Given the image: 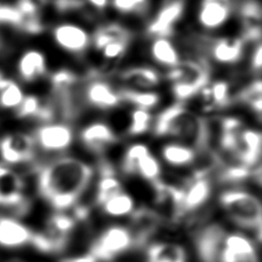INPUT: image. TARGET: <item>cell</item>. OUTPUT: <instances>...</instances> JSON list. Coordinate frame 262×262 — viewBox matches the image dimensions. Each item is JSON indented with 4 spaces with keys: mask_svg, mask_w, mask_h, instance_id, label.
Segmentation results:
<instances>
[{
    "mask_svg": "<svg viewBox=\"0 0 262 262\" xmlns=\"http://www.w3.org/2000/svg\"><path fill=\"white\" fill-rule=\"evenodd\" d=\"M151 39L148 51L156 64L167 71L176 67L181 61L180 52L171 38L155 37Z\"/></svg>",
    "mask_w": 262,
    "mask_h": 262,
    "instance_id": "19",
    "label": "cell"
},
{
    "mask_svg": "<svg viewBox=\"0 0 262 262\" xmlns=\"http://www.w3.org/2000/svg\"><path fill=\"white\" fill-rule=\"evenodd\" d=\"M214 262H259L253 242L238 232L225 231Z\"/></svg>",
    "mask_w": 262,
    "mask_h": 262,
    "instance_id": "6",
    "label": "cell"
},
{
    "mask_svg": "<svg viewBox=\"0 0 262 262\" xmlns=\"http://www.w3.org/2000/svg\"><path fill=\"white\" fill-rule=\"evenodd\" d=\"M101 207L104 213H106L107 215L120 217L129 215L133 212L134 202L129 194L121 191L105 201L101 205Z\"/></svg>",
    "mask_w": 262,
    "mask_h": 262,
    "instance_id": "28",
    "label": "cell"
},
{
    "mask_svg": "<svg viewBox=\"0 0 262 262\" xmlns=\"http://www.w3.org/2000/svg\"><path fill=\"white\" fill-rule=\"evenodd\" d=\"M151 122L149 111L134 108L130 115V125L128 133L130 135H140L147 131Z\"/></svg>",
    "mask_w": 262,
    "mask_h": 262,
    "instance_id": "37",
    "label": "cell"
},
{
    "mask_svg": "<svg viewBox=\"0 0 262 262\" xmlns=\"http://www.w3.org/2000/svg\"><path fill=\"white\" fill-rule=\"evenodd\" d=\"M16 70L19 78L24 82H35L46 76L48 72L47 58L39 49H27L20 54L17 60Z\"/></svg>",
    "mask_w": 262,
    "mask_h": 262,
    "instance_id": "16",
    "label": "cell"
},
{
    "mask_svg": "<svg viewBox=\"0 0 262 262\" xmlns=\"http://www.w3.org/2000/svg\"><path fill=\"white\" fill-rule=\"evenodd\" d=\"M82 95L89 105L99 110H111L122 102L119 89L102 78L90 79Z\"/></svg>",
    "mask_w": 262,
    "mask_h": 262,
    "instance_id": "12",
    "label": "cell"
},
{
    "mask_svg": "<svg viewBox=\"0 0 262 262\" xmlns=\"http://www.w3.org/2000/svg\"><path fill=\"white\" fill-rule=\"evenodd\" d=\"M211 182L207 177L193 178L184 188L181 205L182 214L200 208L211 194Z\"/></svg>",
    "mask_w": 262,
    "mask_h": 262,
    "instance_id": "21",
    "label": "cell"
},
{
    "mask_svg": "<svg viewBox=\"0 0 262 262\" xmlns=\"http://www.w3.org/2000/svg\"><path fill=\"white\" fill-rule=\"evenodd\" d=\"M261 154V134L254 129L241 130L232 157L239 164L251 168L257 164Z\"/></svg>",
    "mask_w": 262,
    "mask_h": 262,
    "instance_id": "15",
    "label": "cell"
},
{
    "mask_svg": "<svg viewBox=\"0 0 262 262\" xmlns=\"http://www.w3.org/2000/svg\"><path fill=\"white\" fill-rule=\"evenodd\" d=\"M75 219L69 215L56 213L49 217L45 231L57 237L68 238L69 233L74 229Z\"/></svg>",
    "mask_w": 262,
    "mask_h": 262,
    "instance_id": "29",
    "label": "cell"
},
{
    "mask_svg": "<svg viewBox=\"0 0 262 262\" xmlns=\"http://www.w3.org/2000/svg\"><path fill=\"white\" fill-rule=\"evenodd\" d=\"M51 37L58 48L73 55H82L91 46V34L82 25L74 21L56 24Z\"/></svg>",
    "mask_w": 262,
    "mask_h": 262,
    "instance_id": "4",
    "label": "cell"
},
{
    "mask_svg": "<svg viewBox=\"0 0 262 262\" xmlns=\"http://www.w3.org/2000/svg\"><path fill=\"white\" fill-rule=\"evenodd\" d=\"M117 39H131V33L120 24L108 23L99 26L91 35V46L99 51L108 42Z\"/></svg>",
    "mask_w": 262,
    "mask_h": 262,
    "instance_id": "23",
    "label": "cell"
},
{
    "mask_svg": "<svg viewBox=\"0 0 262 262\" xmlns=\"http://www.w3.org/2000/svg\"><path fill=\"white\" fill-rule=\"evenodd\" d=\"M100 180L97 185L96 202L100 206L110 198L122 191V186L118 178L113 174H100Z\"/></svg>",
    "mask_w": 262,
    "mask_h": 262,
    "instance_id": "30",
    "label": "cell"
},
{
    "mask_svg": "<svg viewBox=\"0 0 262 262\" xmlns=\"http://www.w3.org/2000/svg\"><path fill=\"white\" fill-rule=\"evenodd\" d=\"M148 152H149L148 147L144 144L136 143L131 145L127 149L122 162V169L124 173L128 175L134 174L136 171V165L138 161Z\"/></svg>",
    "mask_w": 262,
    "mask_h": 262,
    "instance_id": "36",
    "label": "cell"
},
{
    "mask_svg": "<svg viewBox=\"0 0 262 262\" xmlns=\"http://www.w3.org/2000/svg\"><path fill=\"white\" fill-rule=\"evenodd\" d=\"M118 79L122 88L154 90L161 84L162 74L155 67L139 64L122 70L118 75Z\"/></svg>",
    "mask_w": 262,
    "mask_h": 262,
    "instance_id": "14",
    "label": "cell"
},
{
    "mask_svg": "<svg viewBox=\"0 0 262 262\" xmlns=\"http://www.w3.org/2000/svg\"><path fill=\"white\" fill-rule=\"evenodd\" d=\"M15 114L18 118H37L46 121L49 116V101L44 102L34 94L26 95L15 110Z\"/></svg>",
    "mask_w": 262,
    "mask_h": 262,
    "instance_id": "25",
    "label": "cell"
},
{
    "mask_svg": "<svg viewBox=\"0 0 262 262\" xmlns=\"http://www.w3.org/2000/svg\"><path fill=\"white\" fill-rule=\"evenodd\" d=\"M154 132L157 136L173 137L189 143L192 149L200 152L210 149V125L180 102L168 106L158 115Z\"/></svg>",
    "mask_w": 262,
    "mask_h": 262,
    "instance_id": "2",
    "label": "cell"
},
{
    "mask_svg": "<svg viewBox=\"0 0 262 262\" xmlns=\"http://www.w3.org/2000/svg\"><path fill=\"white\" fill-rule=\"evenodd\" d=\"M132 246L127 227L112 226L105 229L92 244L90 253L96 260L110 261Z\"/></svg>",
    "mask_w": 262,
    "mask_h": 262,
    "instance_id": "5",
    "label": "cell"
},
{
    "mask_svg": "<svg viewBox=\"0 0 262 262\" xmlns=\"http://www.w3.org/2000/svg\"><path fill=\"white\" fill-rule=\"evenodd\" d=\"M52 91L75 88L78 84V75L70 69H59L49 77Z\"/></svg>",
    "mask_w": 262,
    "mask_h": 262,
    "instance_id": "34",
    "label": "cell"
},
{
    "mask_svg": "<svg viewBox=\"0 0 262 262\" xmlns=\"http://www.w3.org/2000/svg\"><path fill=\"white\" fill-rule=\"evenodd\" d=\"M32 230L16 218H0V247L16 249L31 244Z\"/></svg>",
    "mask_w": 262,
    "mask_h": 262,
    "instance_id": "17",
    "label": "cell"
},
{
    "mask_svg": "<svg viewBox=\"0 0 262 262\" xmlns=\"http://www.w3.org/2000/svg\"><path fill=\"white\" fill-rule=\"evenodd\" d=\"M252 46V50L249 54V64L252 73L256 75V77H260L261 67H262V45L261 41L257 42Z\"/></svg>",
    "mask_w": 262,
    "mask_h": 262,
    "instance_id": "40",
    "label": "cell"
},
{
    "mask_svg": "<svg viewBox=\"0 0 262 262\" xmlns=\"http://www.w3.org/2000/svg\"><path fill=\"white\" fill-rule=\"evenodd\" d=\"M219 201L231 221L243 228L254 229L258 241L261 239L262 208L258 198L245 190L229 189L220 194Z\"/></svg>",
    "mask_w": 262,
    "mask_h": 262,
    "instance_id": "3",
    "label": "cell"
},
{
    "mask_svg": "<svg viewBox=\"0 0 262 262\" xmlns=\"http://www.w3.org/2000/svg\"><path fill=\"white\" fill-rule=\"evenodd\" d=\"M82 143L94 152H101L117 141V136L112 128L102 122H94L86 126L80 134Z\"/></svg>",
    "mask_w": 262,
    "mask_h": 262,
    "instance_id": "18",
    "label": "cell"
},
{
    "mask_svg": "<svg viewBox=\"0 0 262 262\" xmlns=\"http://www.w3.org/2000/svg\"><path fill=\"white\" fill-rule=\"evenodd\" d=\"M162 156L172 166H186L195 160V150L187 145L170 143L163 147Z\"/></svg>",
    "mask_w": 262,
    "mask_h": 262,
    "instance_id": "26",
    "label": "cell"
},
{
    "mask_svg": "<svg viewBox=\"0 0 262 262\" xmlns=\"http://www.w3.org/2000/svg\"><path fill=\"white\" fill-rule=\"evenodd\" d=\"M92 168L71 157L53 160L44 165L38 174V190L54 209L64 210L76 204L89 186Z\"/></svg>",
    "mask_w": 262,
    "mask_h": 262,
    "instance_id": "1",
    "label": "cell"
},
{
    "mask_svg": "<svg viewBox=\"0 0 262 262\" xmlns=\"http://www.w3.org/2000/svg\"><path fill=\"white\" fill-rule=\"evenodd\" d=\"M147 262H186L184 248L175 243H156L148 247Z\"/></svg>",
    "mask_w": 262,
    "mask_h": 262,
    "instance_id": "22",
    "label": "cell"
},
{
    "mask_svg": "<svg viewBox=\"0 0 262 262\" xmlns=\"http://www.w3.org/2000/svg\"><path fill=\"white\" fill-rule=\"evenodd\" d=\"M246 47L247 44L241 36H224L209 41L207 52L213 61L222 66H232L243 59Z\"/></svg>",
    "mask_w": 262,
    "mask_h": 262,
    "instance_id": "8",
    "label": "cell"
},
{
    "mask_svg": "<svg viewBox=\"0 0 262 262\" xmlns=\"http://www.w3.org/2000/svg\"><path fill=\"white\" fill-rule=\"evenodd\" d=\"M33 138L43 150L59 151L71 145L73 130L63 123H46L36 130Z\"/></svg>",
    "mask_w": 262,
    "mask_h": 262,
    "instance_id": "13",
    "label": "cell"
},
{
    "mask_svg": "<svg viewBox=\"0 0 262 262\" xmlns=\"http://www.w3.org/2000/svg\"><path fill=\"white\" fill-rule=\"evenodd\" d=\"M55 9L61 13L82 11L86 7L84 0H54Z\"/></svg>",
    "mask_w": 262,
    "mask_h": 262,
    "instance_id": "41",
    "label": "cell"
},
{
    "mask_svg": "<svg viewBox=\"0 0 262 262\" xmlns=\"http://www.w3.org/2000/svg\"><path fill=\"white\" fill-rule=\"evenodd\" d=\"M26 96L21 86L11 79H6L0 87V107L4 110H16Z\"/></svg>",
    "mask_w": 262,
    "mask_h": 262,
    "instance_id": "27",
    "label": "cell"
},
{
    "mask_svg": "<svg viewBox=\"0 0 262 262\" xmlns=\"http://www.w3.org/2000/svg\"><path fill=\"white\" fill-rule=\"evenodd\" d=\"M219 167H221V170L218 174V179L224 183L242 182L251 175L250 168L239 163L233 165H224L221 163Z\"/></svg>",
    "mask_w": 262,
    "mask_h": 262,
    "instance_id": "31",
    "label": "cell"
},
{
    "mask_svg": "<svg viewBox=\"0 0 262 262\" xmlns=\"http://www.w3.org/2000/svg\"><path fill=\"white\" fill-rule=\"evenodd\" d=\"M60 262H97V260L91 254H87V255L79 256V257H75V258L63 259Z\"/></svg>",
    "mask_w": 262,
    "mask_h": 262,
    "instance_id": "43",
    "label": "cell"
},
{
    "mask_svg": "<svg viewBox=\"0 0 262 262\" xmlns=\"http://www.w3.org/2000/svg\"><path fill=\"white\" fill-rule=\"evenodd\" d=\"M48 0H17L15 7L24 17H40Z\"/></svg>",
    "mask_w": 262,
    "mask_h": 262,
    "instance_id": "38",
    "label": "cell"
},
{
    "mask_svg": "<svg viewBox=\"0 0 262 262\" xmlns=\"http://www.w3.org/2000/svg\"><path fill=\"white\" fill-rule=\"evenodd\" d=\"M24 182L10 168L0 165V204H17L27 201L24 196Z\"/></svg>",
    "mask_w": 262,
    "mask_h": 262,
    "instance_id": "20",
    "label": "cell"
},
{
    "mask_svg": "<svg viewBox=\"0 0 262 262\" xmlns=\"http://www.w3.org/2000/svg\"><path fill=\"white\" fill-rule=\"evenodd\" d=\"M131 39H117L108 42L98 52L106 62L115 63L126 53Z\"/></svg>",
    "mask_w": 262,
    "mask_h": 262,
    "instance_id": "33",
    "label": "cell"
},
{
    "mask_svg": "<svg viewBox=\"0 0 262 262\" xmlns=\"http://www.w3.org/2000/svg\"><path fill=\"white\" fill-rule=\"evenodd\" d=\"M110 1L111 0H84L85 4L89 5L90 8L95 9L97 11L104 10L110 4Z\"/></svg>",
    "mask_w": 262,
    "mask_h": 262,
    "instance_id": "42",
    "label": "cell"
},
{
    "mask_svg": "<svg viewBox=\"0 0 262 262\" xmlns=\"http://www.w3.org/2000/svg\"><path fill=\"white\" fill-rule=\"evenodd\" d=\"M184 12L183 0H167L148 21L146 34L151 37H171Z\"/></svg>",
    "mask_w": 262,
    "mask_h": 262,
    "instance_id": "7",
    "label": "cell"
},
{
    "mask_svg": "<svg viewBox=\"0 0 262 262\" xmlns=\"http://www.w3.org/2000/svg\"><path fill=\"white\" fill-rule=\"evenodd\" d=\"M234 9L233 0H201L198 12V24L206 31H215L223 27Z\"/></svg>",
    "mask_w": 262,
    "mask_h": 262,
    "instance_id": "10",
    "label": "cell"
},
{
    "mask_svg": "<svg viewBox=\"0 0 262 262\" xmlns=\"http://www.w3.org/2000/svg\"><path fill=\"white\" fill-rule=\"evenodd\" d=\"M35 140L33 136L16 132L8 134L0 141V156L9 165L31 161L34 158Z\"/></svg>",
    "mask_w": 262,
    "mask_h": 262,
    "instance_id": "9",
    "label": "cell"
},
{
    "mask_svg": "<svg viewBox=\"0 0 262 262\" xmlns=\"http://www.w3.org/2000/svg\"><path fill=\"white\" fill-rule=\"evenodd\" d=\"M135 173H138L144 179L154 182L159 179L161 174L160 163L154 156L148 152L138 161Z\"/></svg>",
    "mask_w": 262,
    "mask_h": 262,
    "instance_id": "35",
    "label": "cell"
},
{
    "mask_svg": "<svg viewBox=\"0 0 262 262\" xmlns=\"http://www.w3.org/2000/svg\"><path fill=\"white\" fill-rule=\"evenodd\" d=\"M24 16L15 7V5L0 3V24L9 25L20 28Z\"/></svg>",
    "mask_w": 262,
    "mask_h": 262,
    "instance_id": "39",
    "label": "cell"
},
{
    "mask_svg": "<svg viewBox=\"0 0 262 262\" xmlns=\"http://www.w3.org/2000/svg\"><path fill=\"white\" fill-rule=\"evenodd\" d=\"M122 102H128L136 108L149 111L157 106L161 96L155 90H135L128 88H119Z\"/></svg>",
    "mask_w": 262,
    "mask_h": 262,
    "instance_id": "24",
    "label": "cell"
},
{
    "mask_svg": "<svg viewBox=\"0 0 262 262\" xmlns=\"http://www.w3.org/2000/svg\"><path fill=\"white\" fill-rule=\"evenodd\" d=\"M110 5L120 14L141 15L148 10L149 0H111Z\"/></svg>",
    "mask_w": 262,
    "mask_h": 262,
    "instance_id": "32",
    "label": "cell"
},
{
    "mask_svg": "<svg viewBox=\"0 0 262 262\" xmlns=\"http://www.w3.org/2000/svg\"><path fill=\"white\" fill-rule=\"evenodd\" d=\"M161 223V215L152 209L141 207L133 211L128 228L132 238V246L136 248L144 246L158 230Z\"/></svg>",
    "mask_w": 262,
    "mask_h": 262,
    "instance_id": "11",
    "label": "cell"
}]
</instances>
